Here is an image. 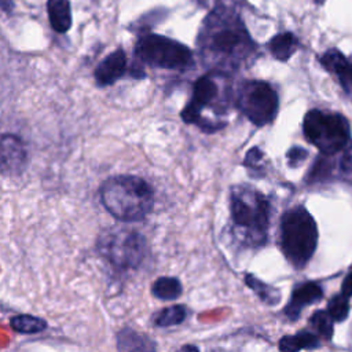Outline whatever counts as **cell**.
Here are the masks:
<instances>
[{
	"mask_svg": "<svg viewBox=\"0 0 352 352\" xmlns=\"http://www.w3.org/2000/svg\"><path fill=\"white\" fill-rule=\"evenodd\" d=\"M99 192L106 210L121 221L143 220L154 205V192L150 184L133 175H117L106 179Z\"/></svg>",
	"mask_w": 352,
	"mask_h": 352,
	"instance_id": "1",
	"label": "cell"
},
{
	"mask_svg": "<svg viewBox=\"0 0 352 352\" xmlns=\"http://www.w3.org/2000/svg\"><path fill=\"white\" fill-rule=\"evenodd\" d=\"M231 217L235 227L245 234L248 243L260 246L267 239L270 226V202L252 186H235L231 190Z\"/></svg>",
	"mask_w": 352,
	"mask_h": 352,
	"instance_id": "2",
	"label": "cell"
},
{
	"mask_svg": "<svg viewBox=\"0 0 352 352\" xmlns=\"http://www.w3.org/2000/svg\"><path fill=\"white\" fill-rule=\"evenodd\" d=\"M316 223L304 206L289 209L282 216L280 248L293 267H305L316 249Z\"/></svg>",
	"mask_w": 352,
	"mask_h": 352,
	"instance_id": "3",
	"label": "cell"
},
{
	"mask_svg": "<svg viewBox=\"0 0 352 352\" xmlns=\"http://www.w3.org/2000/svg\"><path fill=\"white\" fill-rule=\"evenodd\" d=\"M302 129L307 140L324 155L338 153L351 139L348 120L337 113L309 110L304 117Z\"/></svg>",
	"mask_w": 352,
	"mask_h": 352,
	"instance_id": "4",
	"label": "cell"
},
{
	"mask_svg": "<svg viewBox=\"0 0 352 352\" xmlns=\"http://www.w3.org/2000/svg\"><path fill=\"white\" fill-rule=\"evenodd\" d=\"M98 252L118 270L138 268L147 253V243L142 234L128 228H113L98 239Z\"/></svg>",
	"mask_w": 352,
	"mask_h": 352,
	"instance_id": "5",
	"label": "cell"
},
{
	"mask_svg": "<svg viewBox=\"0 0 352 352\" xmlns=\"http://www.w3.org/2000/svg\"><path fill=\"white\" fill-rule=\"evenodd\" d=\"M135 54L139 60L154 67L182 70L191 63V51L186 45L157 34L140 37Z\"/></svg>",
	"mask_w": 352,
	"mask_h": 352,
	"instance_id": "6",
	"label": "cell"
},
{
	"mask_svg": "<svg viewBox=\"0 0 352 352\" xmlns=\"http://www.w3.org/2000/svg\"><path fill=\"white\" fill-rule=\"evenodd\" d=\"M236 106L254 125L263 126L276 117L278 94L264 81H246L238 89Z\"/></svg>",
	"mask_w": 352,
	"mask_h": 352,
	"instance_id": "7",
	"label": "cell"
},
{
	"mask_svg": "<svg viewBox=\"0 0 352 352\" xmlns=\"http://www.w3.org/2000/svg\"><path fill=\"white\" fill-rule=\"evenodd\" d=\"M209 50L221 58L219 62L221 67H235L249 54V50H246V37L235 29L216 32L209 41Z\"/></svg>",
	"mask_w": 352,
	"mask_h": 352,
	"instance_id": "8",
	"label": "cell"
},
{
	"mask_svg": "<svg viewBox=\"0 0 352 352\" xmlns=\"http://www.w3.org/2000/svg\"><path fill=\"white\" fill-rule=\"evenodd\" d=\"M28 165V150L16 135H0V175H21Z\"/></svg>",
	"mask_w": 352,
	"mask_h": 352,
	"instance_id": "9",
	"label": "cell"
},
{
	"mask_svg": "<svg viewBox=\"0 0 352 352\" xmlns=\"http://www.w3.org/2000/svg\"><path fill=\"white\" fill-rule=\"evenodd\" d=\"M217 96V85L216 82L206 76L199 77L192 88L191 102L182 111V118L187 124H198L201 122V109L210 104Z\"/></svg>",
	"mask_w": 352,
	"mask_h": 352,
	"instance_id": "10",
	"label": "cell"
},
{
	"mask_svg": "<svg viewBox=\"0 0 352 352\" xmlns=\"http://www.w3.org/2000/svg\"><path fill=\"white\" fill-rule=\"evenodd\" d=\"M126 70V56L125 52L118 48L110 55H107L95 69V80L100 87L111 85L118 78L124 76Z\"/></svg>",
	"mask_w": 352,
	"mask_h": 352,
	"instance_id": "11",
	"label": "cell"
},
{
	"mask_svg": "<svg viewBox=\"0 0 352 352\" xmlns=\"http://www.w3.org/2000/svg\"><path fill=\"white\" fill-rule=\"evenodd\" d=\"M322 296H323V292L318 283L315 282L302 283L298 287H296L294 292L292 293V298L285 308V314L289 316V319L296 320L298 319L300 312L305 305L319 301Z\"/></svg>",
	"mask_w": 352,
	"mask_h": 352,
	"instance_id": "12",
	"label": "cell"
},
{
	"mask_svg": "<svg viewBox=\"0 0 352 352\" xmlns=\"http://www.w3.org/2000/svg\"><path fill=\"white\" fill-rule=\"evenodd\" d=\"M324 69L338 76V80L345 92L352 94V63L336 48L329 50L320 58Z\"/></svg>",
	"mask_w": 352,
	"mask_h": 352,
	"instance_id": "13",
	"label": "cell"
},
{
	"mask_svg": "<svg viewBox=\"0 0 352 352\" xmlns=\"http://www.w3.org/2000/svg\"><path fill=\"white\" fill-rule=\"evenodd\" d=\"M50 23L58 33H65L72 25V12L69 0H48L47 4Z\"/></svg>",
	"mask_w": 352,
	"mask_h": 352,
	"instance_id": "14",
	"label": "cell"
},
{
	"mask_svg": "<svg viewBox=\"0 0 352 352\" xmlns=\"http://www.w3.org/2000/svg\"><path fill=\"white\" fill-rule=\"evenodd\" d=\"M117 348L120 351H153L155 345L135 330L124 329L117 336Z\"/></svg>",
	"mask_w": 352,
	"mask_h": 352,
	"instance_id": "15",
	"label": "cell"
},
{
	"mask_svg": "<svg viewBox=\"0 0 352 352\" xmlns=\"http://www.w3.org/2000/svg\"><path fill=\"white\" fill-rule=\"evenodd\" d=\"M297 38L293 33H280L276 34L271 41H270V51L271 54L279 59V60H287L294 51L297 50Z\"/></svg>",
	"mask_w": 352,
	"mask_h": 352,
	"instance_id": "16",
	"label": "cell"
},
{
	"mask_svg": "<svg viewBox=\"0 0 352 352\" xmlns=\"http://www.w3.org/2000/svg\"><path fill=\"white\" fill-rule=\"evenodd\" d=\"M318 346H319L318 337L309 331H301L296 336H285L279 341V348L287 352H294L300 349H314Z\"/></svg>",
	"mask_w": 352,
	"mask_h": 352,
	"instance_id": "17",
	"label": "cell"
},
{
	"mask_svg": "<svg viewBox=\"0 0 352 352\" xmlns=\"http://www.w3.org/2000/svg\"><path fill=\"white\" fill-rule=\"evenodd\" d=\"M10 324L16 333H22V334H36L47 329V322L43 318L28 315V314L12 316L10 320Z\"/></svg>",
	"mask_w": 352,
	"mask_h": 352,
	"instance_id": "18",
	"label": "cell"
},
{
	"mask_svg": "<svg viewBox=\"0 0 352 352\" xmlns=\"http://www.w3.org/2000/svg\"><path fill=\"white\" fill-rule=\"evenodd\" d=\"M151 293L160 300H175L182 294V285L176 278H158L153 286Z\"/></svg>",
	"mask_w": 352,
	"mask_h": 352,
	"instance_id": "19",
	"label": "cell"
},
{
	"mask_svg": "<svg viewBox=\"0 0 352 352\" xmlns=\"http://www.w3.org/2000/svg\"><path fill=\"white\" fill-rule=\"evenodd\" d=\"M186 316H187V309L184 305H172L160 311L154 318V323L161 327L175 326L182 323L186 319Z\"/></svg>",
	"mask_w": 352,
	"mask_h": 352,
	"instance_id": "20",
	"label": "cell"
},
{
	"mask_svg": "<svg viewBox=\"0 0 352 352\" xmlns=\"http://www.w3.org/2000/svg\"><path fill=\"white\" fill-rule=\"evenodd\" d=\"M245 282H246V285H248L250 289H253V290L257 293V296H258L264 302H267V304H270V305H275V304L279 302L280 293H279L276 289H274V287H271V286L263 283L261 280H258L257 278H254V276L250 275V274L245 276Z\"/></svg>",
	"mask_w": 352,
	"mask_h": 352,
	"instance_id": "21",
	"label": "cell"
},
{
	"mask_svg": "<svg viewBox=\"0 0 352 352\" xmlns=\"http://www.w3.org/2000/svg\"><path fill=\"white\" fill-rule=\"evenodd\" d=\"M349 312V302H348V297L345 294H338L334 296L327 305V314L329 316L336 320V322H342Z\"/></svg>",
	"mask_w": 352,
	"mask_h": 352,
	"instance_id": "22",
	"label": "cell"
},
{
	"mask_svg": "<svg viewBox=\"0 0 352 352\" xmlns=\"http://www.w3.org/2000/svg\"><path fill=\"white\" fill-rule=\"evenodd\" d=\"M309 323L314 326V329L324 338L330 340L333 336V319L329 316L324 311H316L311 319Z\"/></svg>",
	"mask_w": 352,
	"mask_h": 352,
	"instance_id": "23",
	"label": "cell"
},
{
	"mask_svg": "<svg viewBox=\"0 0 352 352\" xmlns=\"http://www.w3.org/2000/svg\"><path fill=\"white\" fill-rule=\"evenodd\" d=\"M245 166L249 168L253 173L256 175H263L264 173V165H263V153L257 148L253 147L246 153L245 157Z\"/></svg>",
	"mask_w": 352,
	"mask_h": 352,
	"instance_id": "24",
	"label": "cell"
},
{
	"mask_svg": "<svg viewBox=\"0 0 352 352\" xmlns=\"http://www.w3.org/2000/svg\"><path fill=\"white\" fill-rule=\"evenodd\" d=\"M308 155V151L304 150L302 147H292L287 151V160L290 166H298Z\"/></svg>",
	"mask_w": 352,
	"mask_h": 352,
	"instance_id": "25",
	"label": "cell"
},
{
	"mask_svg": "<svg viewBox=\"0 0 352 352\" xmlns=\"http://www.w3.org/2000/svg\"><path fill=\"white\" fill-rule=\"evenodd\" d=\"M344 148L345 150H344V154L341 157L340 165H341V169L344 172L352 173V142H348Z\"/></svg>",
	"mask_w": 352,
	"mask_h": 352,
	"instance_id": "26",
	"label": "cell"
},
{
	"mask_svg": "<svg viewBox=\"0 0 352 352\" xmlns=\"http://www.w3.org/2000/svg\"><path fill=\"white\" fill-rule=\"evenodd\" d=\"M341 290H342V294H345L346 297L352 296V271L345 276Z\"/></svg>",
	"mask_w": 352,
	"mask_h": 352,
	"instance_id": "27",
	"label": "cell"
},
{
	"mask_svg": "<svg viewBox=\"0 0 352 352\" xmlns=\"http://www.w3.org/2000/svg\"><path fill=\"white\" fill-rule=\"evenodd\" d=\"M187 349H188V351H198V348H197V346H192V345H187V346H183V348H182V351H187Z\"/></svg>",
	"mask_w": 352,
	"mask_h": 352,
	"instance_id": "28",
	"label": "cell"
}]
</instances>
